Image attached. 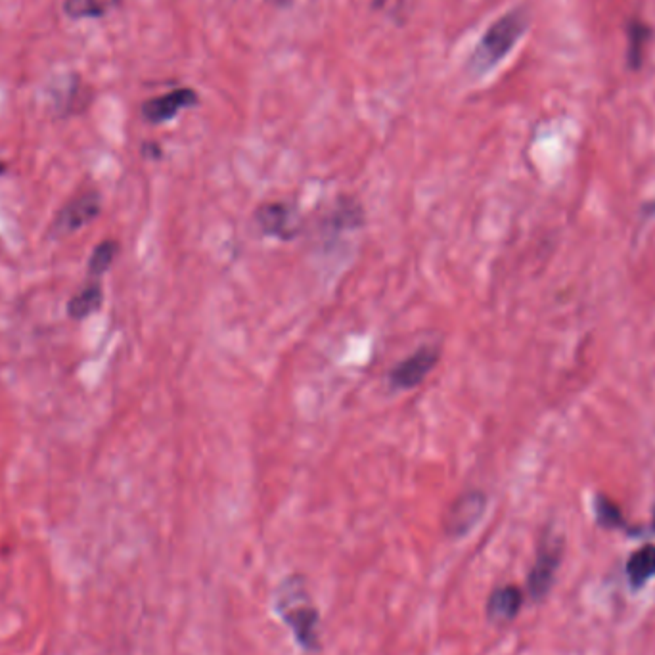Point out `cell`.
I'll use <instances>...</instances> for the list:
<instances>
[{
    "instance_id": "cell-1",
    "label": "cell",
    "mask_w": 655,
    "mask_h": 655,
    "mask_svg": "<svg viewBox=\"0 0 655 655\" xmlns=\"http://www.w3.org/2000/svg\"><path fill=\"white\" fill-rule=\"evenodd\" d=\"M274 611L305 654H318L322 650L320 610L305 575L292 573L280 581L274 594Z\"/></svg>"
},
{
    "instance_id": "cell-2",
    "label": "cell",
    "mask_w": 655,
    "mask_h": 655,
    "mask_svg": "<svg viewBox=\"0 0 655 655\" xmlns=\"http://www.w3.org/2000/svg\"><path fill=\"white\" fill-rule=\"evenodd\" d=\"M527 27L529 12L525 8L510 10L508 14L498 18L497 22L491 23V27L485 31L468 60V71L475 77H483L491 69L497 68L514 50V46L518 45Z\"/></svg>"
},
{
    "instance_id": "cell-3",
    "label": "cell",
    "mask_w": 655,
    "mask_h": 655,
    "mask_svg": "<svg viewBox=\"0 0 655 655\" xmlns=\"http://www.w3.org/2000/svg\"><path fill=\"white\" fill-rule=\"evenodd\" d=\"M564 560V539L554 533H546L539 548L533 567L527 575V594L533 602H543L556 583V575Z\"/></svg>"
},
{
    "instance_id": "cell-4",
    "label": "cell",
    "mask_w": 655,
    "mask_h": 655,
    "mask_svg": "<svg viewBox=\"0 0 655 655\" xmlns=\"http://www.w3.org/2000/svg\"><path fill=\"white\" fill-rule=\"evenodd\" d=\"M487 495L479 489H470L454 498L443 518L445 535L452 541L468 537L487 512Z\"/></svg>"
},
{
    "instance_id": "cell-5",
    "label": "cell",
    "mask_w": 655,
    "mask_h": 655,
    "mask_svg": "<svg viewBox=\"0 0 655 655\" xmlns=\"http://www.w3.org/2000/svg\"><path fill=\"white\" fill-rule=\"evenodd\" d=\"M439 357L441 353L437 345H422L389 372V382L395 389H414L430 376Z\"/></svg>"
},
{
    "instance_id": "cell-6",
    "label": "cell",
    "mask_w": 655,
    "mask_h": 655,
    "mask_svg": "<svg viewBox=\"0 0 655 655\" xmlns=\"http://www.w3.org/2000/svg\"><path fill=\"white\" fill-rule=\"evenodd\" d=\"M100 211H102L100 194L96 190H87L77 198L69 200L68 204L58 211L54 219V230L58 234L79 232L81 228L91 225L92 221L100 215Z\"/></svg>"
},
{
    "instance_id": "cell-7",
    "label": "cell",
    "mask_w": 655,
    "mask_h": 655,
    "mask_svg": "<svg viewBox=\"0 0 655 655\" xmlns=\"http://www.w3.org/2000/svg\"><path fill=\"white\" fill-rule=\"evenodd\" d=\"M255 223L265 236L278 240H294L299 234L297 209L282 202L261 205L255 211Z\"/></svg>"
},
{
    "instance_id": "cell-8",
    "label": "cell",
    "mask_w": 655,
    "mask_h": 655,
    "mask_svg": "<svg viewBox=\"0 0 655 655\" xmlns=\"http://www.w3.org/2000/svg\"><path fill=\"white\" fill-rule=\"evenodd\" d=\"M523 604L525 594L518 585H500L487 598L485 617L495 627H506L518 619Z\"/></svg>"
},
{
    "instance_id": "cell-9",
    "label": "cell",
    "mask_w": 655,
    "mask_h": 655,
    "mask_svg": "<svg viewBox=\"0 0 655 655\" xmlns=\"http://www.w3.org/2000/svg\"><path fill=\"white\" fill-rule=\"evenodd\" d=\"M198 104V94L194 89L182 87V89H175V91L167 92L156 96L148 102H144L142 106V115L148 123H165L171 121L173 117H177L182 110L192 108Z\"/></svg>"
},
{
    "instance_id": "cell-10",
    "label": "cell",
    "mask_w": 655,
    "mask_h": 655,
    "mask_svg": "<svg viewBox=\"0 0 655 655\" xmlns=\"http://www.w3.org/2000/svg\"><path fill=\"white\" fill-rule=\"evenodd\" d=\"M104 303V290L100 280H89L77 294L69 299L68 315L73 320H85L94 315Z\"/></svg>"
},
{
    "instance_id": "cell-11",
    "label": "cell",
    "mask_w": 655,
    "mask_h": 655,
    "mask_svg": "<svg viewBox=\"0 0 655 655\" xmlns=\"http://www.w3.org/2000/svg\"><path fill=\"white\" fill-rule=\"evenodd\" d=\"M627 577L634 590L646 587L655 577V544H644L627 560Z\"/></svg>"
},
{
    "instance_id": "cell-12",
    "label": "cell",
    "mask_w": 655,
    "mask_h": 655,
    "mask_svg": "<svg viewBox=\"0 0 655 655\" xmlns=\"http://www.w3.org/2000/svg\"><path fill=\"white\" fill-rule=\"evenodd\" d=\"M121 0H66L64 12L71 20L104 18L119 6Z\"/></svg>"
},
{
    "instance_id": "cell-13",
    "label": "cell",
    "mask_w": 655,
    "mask_h": 655,
    "mask_svg": "<svg viewBox=\"0 0 655 655\" xmlns=\"http://www.w3.org/2000/svg\"><path fill=\"white\" fill-rule=\"evenodd\" d=\"M594 512H596V521L600 527L604 529H623L629 531V523L623 518L621 508L606 497V495H598L594 500Z\"/></svg>"
},
{
    "instance_id": "cell-14",
    "label": "cell",
    "mask_w": 655,
    "mask_h": 655,
    "mask_svg": "<svg viewBox=\"0 0 655 655\" xmlns=\"http://www.w3.org/2000/svg\"><path fill=\"white\" fill-rule=\"evenodd\" d=\"M652 31L648 25L642 22L629 23V31H627V39H629V48H627V60L629 66L633 69H638L642 66V58H644V50L648 45Z\"/></svg>"
},
{
    "instance_id": "cell-15",
    "label": "cell",
    "mask_w": 655,
    "mask_h": 655,
    "mask_svg": "<svg viewBox=\"0 0 655 655\" xmlns=\"http://www.w3.org/2000/svg\"><path fill=\"white\" fill-rule=\"evenodd\" d=\"M117 253H119V244L115 240H104L94 248L89 259V276L92 280H98L102 274L110 271Z\"/></svg>"
},
{
    "instance_id": "cell-16",
    "label": "cell",
    "mask_w": 655,
    "mask_h": 655,
    "mask_svg": "<svg viewBox=\"0 0 655 655\" xmlns=\"http://www.w3.org/2000/svg\"><path fill=\"white\" fill-rule=\"evenodd\" d=\"M328 225L334 226L336 230H347V228H357L362 223L361 205L353 200H341L336 209L332 211L330 217H326Z\"/></svg>"
},
{
    "instance_id": "cell-17",
    "label": "cell",
    "mask_w": 655,
    "mask_h": 655,
    "mask_svg": "<svg viewBox=\"0 0 655 655\" xmlns=\"http://www.w3.org/2000/svg\"><path fill=\"white\" fill-rule=\"evenodd\" d=\"M644 217H655V200L644 205Z\"/></svg>"
},
{
    "instance_id": "cell-18",
    "label": "cell",
    "mask_w": 655,
    "mask_h": 655,
    "mask_svg": "<svg viewBox=\"0 0 655 655\" xmlns=\"http://www.w3.org/2000/svg\"><path fill=\"white\" fill-rule=\"evenodd\" d=\"M385 4H387V0H372V6H374L376 10H380V8H384Z\"/></svg>"
},
{
    "instance_id": "cell-19",
    "label": "cell",
    "mask_w": 655,
    "mask_h": 655,
    "mask_svg": "<svg viewBox=\"0 0 655 655\" xmlns=\"http://www.w3.org/2000/svg\"><path fill=\"white\" fill-rule=\"evenodd\" d=\"M4 171H6V165H4V163H0V175H2Z\"/></svg>"
},
{
    "instance_id": "cell-20",
    "label": "cell",
    "mask_w": 655,
    "mask_h": 655,
    "mask_svg": "<svg viewBox=\"0 0 655 655\" xmlns=\"http://www.w3.org/2000/svg\"><path fill=\"white\" fill-rule=\"evenodd\" d=\"M652 529H654V533H655V506H654V516H652Z\"/></svg>"
}]
</instances>
